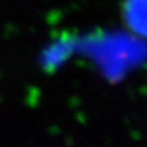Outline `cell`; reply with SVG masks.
<instances>
[{
  "label": "cell",
  "mask_w": 147,
  "mask_h": 147,
  "mask_svg": "<svg viewBox=\"0 0 147 147\" xmlns=\"http://www.w3.org/2000/svg\"><path fill=\"white\" fill-rule=\"evenodd\" d=\"M119 16L126 31L147 40V0H120Z\"/></svg>",
  "instance_id": "1"
}]
</instances>
